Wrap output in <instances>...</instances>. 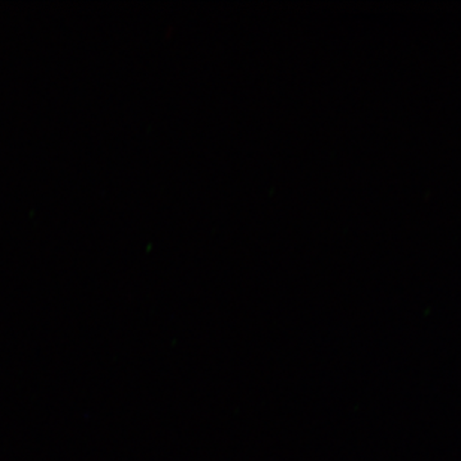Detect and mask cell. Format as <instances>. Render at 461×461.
Instances as JSON below:
<instances>
[]
</instances>
